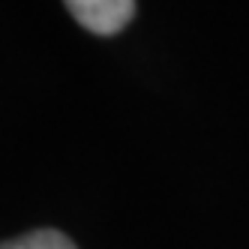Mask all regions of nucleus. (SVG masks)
Instances as JSON below:
<instances>
[{
  "label": "nucleus",
  "mask_w": 249,
  "mask_h": 249,
  "mask_svg": "<svg viewBox=\"0 0 249 249\" xmlns=\"http://www.w3.org/2000/svg\"><path fill=\"white\" fill-rule=\"evenodd\" d=\"M69 15L96 36H114L132 21L135 0H63Z\"/></svg>",
  "instance_id": "nucleus-1"
},
{
  "label": "nucleus",
  "mask_w": 249,
  "mask_h": 249,
  "mask_svg": "<svg viewBox=\"0 0 249 249\" xmlns=\"http://www.w3.org/2000/svg\"><path fill=\"white\" fill-rule=\"evenodd\" d=\"M0 249H75V243L69 240L63 231L39 228V231H30V234L3 240V243H0Z\"/></svg>",
  "instance_id": "nucleus-2"
}]
</instances>
